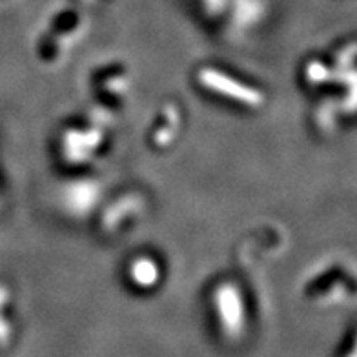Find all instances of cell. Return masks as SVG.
I'll use <instances>...</instances> for the list:
<instances>
[{"mask_svg": "<svg viewBox=\"0 0 357 357\" xmlns=\"http://www.w3.org/2000/svg\"><path fill=\"white\" fill-rule=\"evenodd\" d=\"M208 305L222 339L237 343L245 337L250 321L248 303L239 282L231 278H222L213 282L208 294Z\"/></svg>", "mask_w": 357, "mask_h": 357, "instance_id": "6da1fadb", "label": "cell"}, {"mask_svg": "<svg viewBox=\"0 0 357 357\" xmlns=\"http://www.w3.org/2000/svg\"><path fill=\"white\" fill-rule=\"evenodd\" d=\"M109 144V133L100 119L84 117L77 123H68L56 139V153L64 165H91Z\"/></svg>", "mask_w": 357, "mask_h": 357, "instance_id": "7a4b0ae2", "label": "cell"}, {"mask_svg": "<svg viewBox=\"0 0 357 357\" xmlns=\"http://www.w3.org/2000/svg\"><path fill=\"white\" fill-rule=\"evenodd\" d=\"M195 82L208 95L246 112H259L266 104V93L259 86L212 64H204L195 71Z\"/></svg>", "mask_w": 357, "mask_h": 357, "instance_id": "3957f363", "label": "cell"}, {"mask_svg": "<svg viewBox=\"0 0 357 357\" xmlns=\"http://www.w3.org/2000/svg\"><path fill=\"white\" fill-rule=\"evenodd\" d=\"M86 33L84 17L73 11L55 15L38 37V59L47 64L62 61Z\"/></svg>", "mask_w": 357, "mask_h": 357, "instance_id": "277c9868", "label": "cell"}, {"mask_svg": "<svg viewBox=\"0 0 357 357\" xmlns=\"http://www.w3.org/2000/svg\"><path fill=\"white\" fill-rule=\"evenodd\" d=\"M148 213V199L139 190H128L119 193L108 206L100 212L99 231L106 237H119L135 228Z\"/></svg>", "mask_w": 357, "mask_h": 357, "instance_id": "5b68a950", "label": "cell"}, {"mask_svg": "<svg viewBox=\"0 0 357 357\" xmlns=\"http://www.w3.org/2000/svg\"><path fill=\"white\" fill-rule=\"evenodd\" d=\"M91 91L100 106H123L132 93V75L123 64H106L93 71Z\"/></svg>", "mask_w": 357, "mask_h": 357, "instance_id": "8992f818", "label": "cell"}, {"mask_svg": "<svg viewBox=\"0 0 357 357\" xmlns=\"http://www.w3.org/2000/svg\"><path fill=\"white\" fill-rule=\"evenodd\" d=\"M100 201H102V186L97 178H73L61 188V204L70 215H88Z\"/></svg>", "mask_w": 357, "mask_h": 357, "instance_id": "52a82bcc", "label": "cell"}, {"mask_svg": "<svg viewBox=\"0 0 357 357\" xmlns=\"http://www.w3.org/2000/svg\"><path fill=\"white\" fill-rule=\"evenodd\" d=\"M126 282L137 291H151L165 281V266L153 254L141 252L126 263Z\"/></svg>", "mask_w": 357, "mask_h": 357, "instance_id": "ba28073f", "label": "cell"}, {"mask_svg": "<svg viewBox=\"0 0 357 357\" xmlns=\"http://www.w3.org/2000/svg\"><path fill=\"white\" fill-rule=\"evenodd\" d=\"M183 113L175 104H168L157 113V121L150 130V144L155 150H168L177 141L178 132L183 128Z\"/></svg>", "mask_w": 357, "mask_h": 357, "instance_id": "9c48e42d", "label": "cell"}, {"mask_svg": "<svg viewBox=\"0 0 357 357\" xmlns=\"http://www.w3.org/2000/svg\"><path fill=\"white\" fill-rule=\"evenodd\" d=\"M15 337L13 291L0 282V350L10 347Z\"/></svg>", "mask_w": 357, "mask_h": 357, "instance_id": "30bf717a", "label": "cell"}, {"mask_svg": "<svg viewBox=\"0 0 357 357\" xmlns=\"http://www.w3.org/2000/svg\"><path fill=\"white\" fill-rule=\"evenodd\" d=\"M199 2H201L202 11L212 17H219L228 8V0H199Z\"/></svg>", "mask_w": 357, "mask_h": 357, "instance_id": "8fae6325", "label": "cell"}, {"mask_svg": "<svg viewBox=\"0 0 357 357\" xmlns=\"http://www.w3.org/2000/svg\"><path fill=\"white\" fill-rule=\"evenodd\" d=\"M341 357H356V343H354V335H350V339H348V347L347 350H343Z\"/></svg>", "mask_w": 357, "mask_h": 357, "instance_id": "7c38bea8", "label": "cell"}]
</instances>
